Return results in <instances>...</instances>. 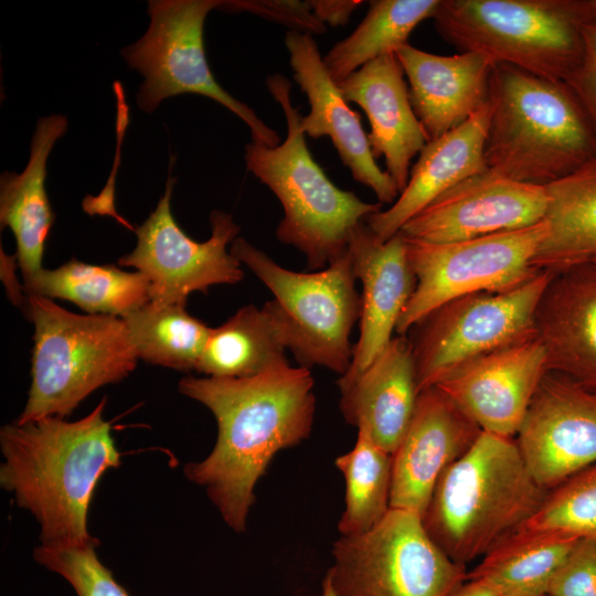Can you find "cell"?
<instances>
[{
  "label": "cell",
  "instance_id": "cell-1",
  "mask_svg": "<svg viewBox=\"0 0 596 596\" xmlns=\"http://www.w3.org/2000/svg\"><path fill=\"white\" fill-rule=\"evenodd\" d=\"M308 368L290 364L249 377L185 376L178 390L215 417L211 453L185 464L183 473L204 489L225 524L246 530L255 487L277 453L306 440L313 426L316 395Z\"/></svg>",
  "mask_w": 596,
  "mask_h": 596
},
{
  "label": "cell",
  "instance_id": "cell-2",
  "mask_svg": "<svg viewBox=\"0 0 596 596\" xmlns=\"http://www.w3.org/2000/svg\"><path fill=\"white\" fill-rule=\"evenodd\" d=\"M106 397L77 421L50 416L0 429V486L40 526L42 545L83 546L97 483L121 466V454L104 418Z\"/></svg>",
  "mask_w": 596,
  "mask_h": 596
},
{
  "label": "cell",
  "instance_id": "cell-3",
  "mask_svg": "<svg viewBox=\"0 0 596 596\" xmlns=\"http://www.w3.org/2000/svg\"><path fill=\"white\" fill-rule=\"evenodd\" d=\"M547 492L514 438L481 432L440 477L422 521L433 542L466 566L522 529Z\"/></svg>",
  "mask_w": 596,
  "mask_h": 596
},
{
  "label": "cell",
  "instance_id": "cell-4",
  "mask_svg": "<svg viewBox=\"0 0 596 596\" xmlns=\"http://www.w3.org/2000/svg\"><path fill=\"white\" fill-rule=\"evenodd\" d=\"M489 102V169L546 188L596 156V132L565 82L496 64Z\"/></svg>",
  "mask_w": 596,
  "mask_h": 596
},
{
  "label": "cell",
  "instance_id": "cell-5",
  "mask_svg": "<svg viewBox=\"0 0 596 596\" xmlns=\"http://www.w3.org/2000/svg\"><path fill=\"white\" fill-rule=\"evenodd\" d=\"M266 84L284 111L287 135L276 147L247 143L246 168L283 205L277 240L298 248L306 256L309 269L321 270L348 252L353 230L380 212L382 204L364 202L332 183L307 147L300 128L302 117L290 100V82L274 74Z\"/></svg>",
  "mask_w": 596,
  "mask_h": 596
},
{
  "label": "cell",
  "instance_id": "cell-6",
  "mask_svg": "<svg viewBox=\"0 0 596 596\" xmlns=\"http://www.w3.org/2000/svg\"><path fill=\"white\" fill-rule=\"evenodd\" d=\"M34 324L31 385L18 423L66 418L97 389L126 379L138 356L123 318L77 315L29 294Z\"/></svg>",
  "mask_w": 596,
  "mask_h": 596
},
{
  "label": "cell",
  "instance_id": "cell-7",
  "mask_svg": "<svg viewBox=\"0 0 596 596\" xmlns=\"http://www.w3.org/2000/svg\"><path fill=\"white\" fill-rule=\"evenodd\" d=\"M593 0H440L438 34L476 52L552 81L566 82L583 52V25Z\"/></svg>",
  "mask_w": 596,
  "mask_h": 596
},
{
  "label": "cell",
  "instance_id": "cell-8",
  "mask_svg": "<svg viewBox=\"0 0 596 596\" xmlns=\"http://www.w3.org/2000/svg\"><path fill=\"white\" fill-rule=\"evenodd\" d=\"M230 252L274 295L264 306L300 366L319 365L343 375L353 355L350 334L361 316L349 249L326 268L310 273L281 267L243 237L232 242Z\"/></svg>",
  "mask_w": 596,
  "mask_h": 596
},
{
  "label": "cell",
  "instance_id": "cell-9",
  "mask_svg": "<svg viewBox=\"0 0 596 596\" xmlns=\"http://www.w3.org/2000/svg\"><path fill=\"white\" fill-rule=\"evenodd\" d=\"M467 574L433 542L419 514L391 508L370 531L340 535L324 577L337 596H449Z\"/></svg>",
  "mask_w": 596,
  "mask_h": 596
},
{
  "label": "cell",
  "instance_id": "cell-10",
  "mask_svg": "<svg viewBox=\"0 0 596 596\" xmlns=\"http://www.w3.org/2000/svg\"><path fill=\"white\" fill-rule=\"evenodd\" d=\"M220 0H150L146 33L121 51L127 64L143 77L136 99L152 113L169 97L196 94L223 105L249 128L252 141L276 147L278 134L246 104L234 98L214 78L206 61L203 26Z\"/></svg>",
  "mask_w": 596,
  "mask_h": 596
},
{
  "label": "cell",
  "instance_id": "cell-11",
  "mask_svg": "<svg viewBox=\"0 0 596 596\" xmlns=\"http://www.w3.org/2000/svg\"><path fill=\"white\" fill-rule=\"evenodd\" d=\"M541 270L519 287L453 299L414 326L409 339L418 391L467 364L536 334L535 311L553 276Z\"/></svg>",
  "mask_w": 596,
  "mask_h": 596
},
{
  "label": "cell",
  "instance_id": "cell-12",
  "mask_svg": "<svg viewBox=\"0 0 596 596\" xmlns=\"http://www.w3.org/2000/svg\"><path fill=\"white\" fill-rule=\"evenodd\" d=\"M547 234L546 219L528 227L450 243H430L403 234L416 286L398 319L396 334L406 336L453 299L521 286L541 272L532 262Z\"/></svg>",
  "mask_w": 596,
  "mask_h": 596
},
{
  "label": "cell",
  "instance_id": "cell-13",
  "mask_svg": "<svg viewBox=\"0 0 596 596\" xmlns=\"http://www.w3.org/2000/svg\"><path fill=\"white\" fill-rule=\"evenodd\" d=\"M174 181L169 174L156 209L136 230V247L118 264L147 276L150 301L185 307L193 291L242 280L241 263L227 251L241 228L228 213L214 210L210 214L211 237L205 242L189 237L171 212Z\"/></svg>",
  "mask_w": 596,
  "mask_h": 596
},
{
  "label": "cell",
  "instance_id": "cell-14",
  "mask_svg": "<svg viewBox=\"0 0 596 596\" xmlns=\"http://www.w3.org/2000/svg\"><path fill=\"white\" fill-rule=\"evenodd\" d=\"M534 480L550 491L596 462V391L547 372L517 434Z\"/></svg>",
  "mask_w": 596,
  "mask_h": 596
},
{
  "label": "cell",
  "instance_id": "cell-15",
  "mask_svg": "<svg viewBox=\"0 0 596 596\" xmlns=\"http://www.w3.org/2000/svg\"><path fill=\"white\" fill-rule=\"evenodd\" d=\"M547 206L546 188L487 168L436 198L401 233L430 243L466 241L534 225Z\"/></svg>",
  "mask_w": 596,
  "mask_h": 596
},
{
  "label": "cell",
  "instance_id": "cell-16",
  "mask_svg": "<svg viewBox=\"0 0 596 596\" xmlns=\"http://www.w3.org/2000/svg\"><path fill=\"white\" fill-rule=\"evenodd\" d=\"M547 372L545 348L536 333L472 361L435 386L482 432L514 438Z\"/></svg>",
  "mask_w": 596,
  "mask_h": 596
},
{
  "label": "cell",
  "instance_id": "cell-17",
  "mask_svg": "<svg viewBox=\"0 0 596 596\" xmlns=\"http://www.w3.org/2000/svg\"><path fill=\"white\" fill-rule=\"evenodd\" d=\"M481 432L437 386L421 391L411 423L392 455L391 508L422 518L440 477Z\"/></svg>",
  "mask_w": 596,
  "mask_h": 596
},
{
  "label": "cell",
  "instance_id": "cell-18",
  "mask_svg": "<svg viewBox=\"0 0 596 596\" xmlns=\"http://www.w3.org/2000/svg\"><path fill=\"white\" fill-rule=\"evenodd\" d=\"M285 45L294 78L310 105L309 114L300 120L305 136L329 137L354 180L371 188L379 203L393 204L400 195L398 189L377 166L361 117L350 108L329 75L313 36L290 30L285 35Z\"/></svg>",
  "mask_w": 596,
  "mask_h": 596
},
{
  "label": "cell",
  "instance_id": "cell-19",
  "mask_svg": "<svg viewBox=\"0 0 596 596\" xmlns=\"http://www.w3.org/2000/svg\"><path fill=\"white\" fill-rule=\"evenodd\" d=\"M349 252L363 290L360 337L353 345L351 364L340 376L343 380L362 372L389 344L416 286L406 240L401 232L381 242L365 222H361L351 234Z\"/></svg>",
  "mask_w": 596,
  "mask_h": 596
},
{
  "label": "cell",
  "instance_id": "cell-20",
  "mask_svg": "<svg viewBox=\"0 0 596 596\" xmlns=\"http://www.w3.org/2000/svg\"><path fill=\"white\" fill-rule=\"evenodd\" d=\"M404 75L395 53H386L338 84L344 99L366 114L372 153L375 159L384 158L385 171L400 193L408 182L412 159L428 142L412 107Z\"/></svg>",
  "mask_w": 596,
  "mask_h": 596
},
{
  "label": "cell",
  "instance_id": "cell-21",
  "mask_svg": "<svg viewBox=\"0 0 596 596\" xmlns=\"http://www.w3.org/2000/svg\"><path fill=\"white\" fill-rule=\"evenodd\" d=\"M412 107L427 140L466 123L489 102L494 63L476 52L436 55L406 43L396 51Z\"/></svg>",
  "mask_w": 596,
  "mask_h": 596
},
{
  "label": "cell",
  "instance_id": "cell-22",
  "mask_svg": "<svg viewBox=\"0 0 596 596\" xmlns=\"http://www.w3.org/2000/svg\"><path fill=\"white\" fill-rule=\"evenodd\" d=\"M547 370L596 391V262L554 273L535 311Z\"/></svg>",
  "mask_w": 596,
  "mask_h": 596
},
{
  "label": "cell",
  "instance_id": "cell-23",
  "mask_svg": "<svg viewBox=\"0 0 596 596\" xmlns=\"http://www.w3.org/2000/svg\"><path fill=\"white\" fill-rule=\"evenodd\" d=\"M345 422L393 455L413 417L419 394L411 341L393 337L383 351L352 379L338 380Z\"/></svg>",
  "mask_w": 596,
  "mask_h": 596
},
{
  "label": "cell",
  "instance_id": "cell-24",
  "mask_svg": "<svg viewBox=\"0 0 596 596\" xmlns=\"http://www.w3.org/2000/svg\"><path fill=\"white\" fill-rule=\"evenodd\" d=\"M490 115L488 102L466 123L425 145L396 201L364 221L379 241H389L440 194L488 168L485 145Z\"/></svg>",
  "mask_w": 596,
  "mask_h": 596
},
{
  "label": "cell",
  "instance_id": "cell-25",
  "mask_svg": "<svg viewBox=\"0 0 596 596\" xmlns=\"http://www.w3.org/2000/svg\"><path fill=\"white\" fill-rule=\"evenodd\" d=\"M66 130L65 116L41 117L24 170L21 173L4 171L0 177V222L15 237L17 258L24 280L43 268L44 246L55 217L45 190L46 162Z\"/></svg>",
  "mask_w": 596,
  "mask_h": 596
},
{
  "label": "cell",
  "instance_id": "cell-26",
  "mask_svg": "<svg viewBox=\"0 0 596 596\" xmlns=\"http://www.w3.org/2000/svg\"><path fill=\"white\" fill-rule=\"evenodd\" d=\"M549 234L532 266L561 272L596 258V156L546 187Z\"/></svg>",
  "mask_w": 596,
  "mask_h": 596
},
{
  "label": "cell",
  "instance_id": "cell-27",
  "mask_svg": "<svg viewBox=\"0 0 596 596\" xmlns=\"http://www.w3.org/2000/svg\"><path fill=\"white\" fill-rule=\"evenodd\" d=\"M150 281L140 272L71 259L55 269L42 268L24 280V290L74 302L89 315L124 318L150 301Z\"/></svg>",
  "mask_w": 596,
  "mask_h": 596
},
{
  "label": "cell",
  "instance_id": "cell-28",
  "mask_svg": "<svg viewBox=\"0 0 596 596\" xmlns=\"http://www.w3.org/2000/svg\"><path fill=\"white\" fill-rule=\"evenodd\" d=\"M283 331L265 308L247 305L211 334L196 371L206 376L249 377L288 365Z\"/></svg>",
  "mask_w": 596,
  "mask_h": 596
},
{
  "label": "cell",
  "instance_id": "cell-29",
  "mask_svg": "<svg viewBox=\"0 0 596 596\" xmlns=\"http://www.w3.org/2000/svg\"><path fill=\"white\" fill-rule=\"evenodd\" d=\"M578 540L518 531L482 557L467 579L485 581L501 596H546L552 578Z\"/></svg>",
  "mask_w": 596,
  "mask_h": 596
},
{
  "label": "cell",
  "instance_id": "cell-30",
  "mask_svg": "<svg viewBox=\"0 0 596 596\" xmlns=\"http://www.w3.org/2000/svg\"><path fill=\"white\" fill-rule=\"evenodd\" d=\"M440 0H374L355 30L322 57L339 84L370 61L395 53L424 20L433 18Z\"/></svg>",
  "mask_w": 596,
  "mask_h": 596
},
{
  "label": "cell",
  "instance_id": "cell-31",
  "mask_svg": "<svg viewBox=\"0 0 596 596\" xmlns=\"http://www.w3.org/2000/svg\"><path fill=\"white\" fill-rule=\"evenodd\" d=\"M138 359L190 372L198 369L212 328L184 306L149 301L123 318Z\"/></svg>",
  "mask_w": 596,
  "mask_h": 596
},
{
  "label": "cell",
  "instance_id": "cell-32",
  "mask_svg": "<svg viewBox=\"0 0 596 596\" xmlns=\"http://www.w3.org/2000/svg\"><path fill=\"white\" fill-rule=\"evenodd\" d=\"M345 481V507L338 523L341 536L365 533L391 509L393 457L358 430L354 446L334 460Z\"/></svg>",
  "mask_w": 596,
  "mask_h": 596
},
{
  "label": "cell",
  "instance_id": "cell-33",
  "mask_svg": "<svg viewBox=\"0 0 596 596\" xmlns=\"http://www.w3.org/2000/svg\"><path fill=\"white\" fill-rule=\"evenodd\" d=\"M519 531L596 538V462L550 490Z\"/></svg>",
  "mask_w": 596,
  "mask_h": 596
},
{
  "label": "cell",
  "instance_id": "cell-34",
  "mask_svg": "<svg viewBox=\"0 0 596 596\" xmlns=\"http://www.w3.org/2000/svg\"><path fill=\"white\" fill-rule=\"evenodd\" d=\"M98 545L40 544L33 550V558L47 571L62 576L76 596H130L98 558Z\"/></svg>",
  "mask_w": 596,
  "mask_h": 596
},
{
  "label": "cell",
  "instance_id": "cell-35",
  "mask_svg": "<svg viewBox=\"0 0 596 596\" xmlns=\"http://www.w3.org/2000/svg\"><path fill=\"white\" fill-rule=\"evenodd\" d=\"M546 596H596V538L578 540L552 578Z\"/></svg>",
  "mask_w": 596,
  "mask_h": 596
},
{
  "label": "cell",
  "instance_id": "cell-36",
  "mask_svg": "<svg viewBox=\"0 0 596 596\" xmlns=\"http://www.w3.org/2000/svg\"><path fill=\"white\" fill-rule=\"evenodd\" d=\"M221 10L228 12L247 11L266 20L286 25L292 31L321 34L326 24L312 13L308 1L299 0H226Z\"/></svg>",
  "mask_w": 596,
  "mask_h": 596
},
{
  "label": "cell",
  "instance_id": "cell-37",
  "mask_svg": "<svg viewBox=\"0 0 596 596\" xmlns=\"http://www.w3.org/2000/svg\"><path fill=\"white\" fill-rule=\"evenodd\" d=\"M595 10L582 30V57L565 82L576 95L596 132V0Z\"/></svg>",
  "mask_w": 596,
  "mask_h": 596
},
{
  "label": "cell",
  "instance_id": "cell-38",
  "mask_svg": "<svg viewBox=\"0 0 596 596\" xmlns=\"http://www.w3.org/2000/svg\"><path fill=\"white\" fill-rule=\"evenodd\" d=\"M310 9L315 17L323 24L332 26L344 25L351 14L364 1L358 0H309Z\"/></svg>",
  "mask_w": 596,
  "mask_h": 596
},
{
  "label": "cell",
  "instance_id": "cell-39",
  "mask_svg": "<svg viewBox=\"0 0 596 596\" xmlns=\"http://www.w3.org/2000/svg\"><path fill=\"white\" fill-rule=\"evenodd\" d=\"M449 596H501L489 583L481 579H467Z\"/></svg>",
  "mask_w": 596,
  "mask_h": 596
},
{
  "label": "cell",
  "instance_id": "cell-40",
  "mask_svg": "<svg viewBox=\"0 0 596 596\" xmlns=\"http://www.w3.org/2000/svg\"><path fill=\"white\" fill-rule=\"evenodd\" d=\"M319 596H337L334 590L332 589L330 583L326 577H323L322 584H321V594Z\"/></svg>",
  "mask_w": 596,
  "mask_h": 596
},
{
  "label": "cell",
  "instance_id": "cell-41",
  "mask_svg": "<svg viewBox=\"0 0 596 596\" xmlns=\"http://www.w3.org/2000/svg\"><path fill=\"white\" fill-rule=\"evenodd\" d=\"M593 262H596V258Z\"/></svg>",
  "mask_w": 596,
  "mask_h": 596
}]
</instances>
